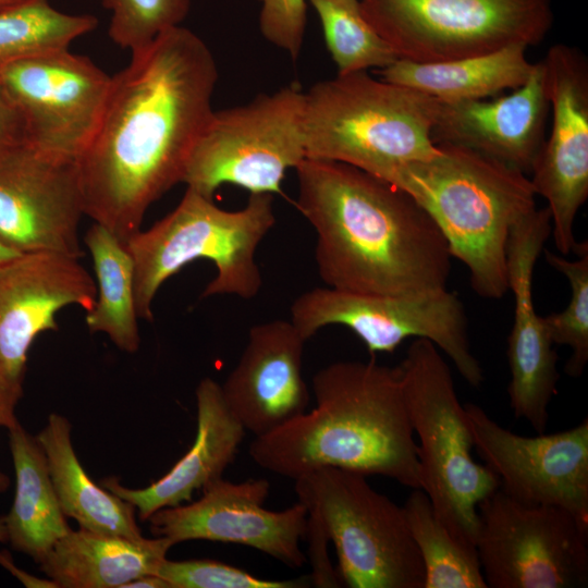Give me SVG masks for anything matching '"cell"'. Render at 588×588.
<instances>
[{"label": "cell", "instance_id": "6da1fadb", "mask_svg": "<svg viewBox=\"0 0 588 588\" xmlns=\"http://www.w3.org/2000/svg\"><path fill=\"white\" fill-rule=\"evenodd\" d=\"M218 77L207 44L182 25L131 52L77 161L85 216L123 242L140 230L148 208L182 183Z\"/></svg>", "mask_w": 588, "mask_h": 588}, {"label": "cell", "instance_id": "7a4b0ae2", "mask_svg": "<svg viewBox=\"0 0 588 588\" xmlns=\"http://www.w3.org/2000/svg\"><path fill=\"white\" fill-rule=\"evenodd\" d=\"M296 207L316 231L328 287L363 294L446 289L453 258L431 216L406 192L347 163L305 158Z\"/></svg>", "mask_w": 588, "mask_h": 588}, {"label": "cell", "instance_id": "3957f363", "mask_svg": "<svg viewBox=\"0 0 588 588\" xmlns=\"http://www.w3.org/2000/svg\"><path fill=\"white\" fill-rule=\"evenodd\" d=\"M313 391L314 409L254 438L248 453L258 466L293 480L335 467L422 490L397 366L335 362L315 373Z\"/></svg>", "mask_w": 588, "mask_h": 588}, {"label": "cell", "instance_id": "277c9868", "mask_svg": "<svg viewBox=\"0 0 588 588\" xmlns=\"http://www.w3.org/2000/svg\"><path fill=\"white\" fill-rule=\"evenodd\" d=\"M428 159L403 163L384 181L409 194L434 220L477 295L509 292L513 226L536 209L528 175L470 149L438 144Z\"/></svg>", "mask_w": 588, "mask_h": 588}, {"label": "cell", "instance_id": "5b68a950", "mask_svg": "<svg viewBox=\"0 0 588 588\" xmlns=\"http://www.w3.org/2000/svg\"><path fill=\"white\" fill-rule=\"evenodd\" d=\"M440 101L367 71L320 81L305 91L306 158L351 164L382 180L432 157Z\"/></svg>", "mask_w": 588, "mask_h": 588}, {"label": "cell", "instance_id": "8992f818", "mask_svg": "<svg viewBox=\"0 0 588 588\" xmlns=\"http://www.w3.org/2000/svg\"><path fill=\"white\" fill-rule=\"evenodd\" d=\"M274 223L271 194H250L242 209L225 210L186 187L172 211L124 242L134 264L138 318L152 321V302L160 286L197 259L210 260L217 268L201 297L256 296L262 278L255 254Z\"/></svg>", "mask_w": 588, "mask_h": 588}, {"label": "cell", "instance_id": "52a82bcc", "mask_svg": "<svg viewBox=\"0 0 588 588\" xmlns=\"http://www.w3.org/2000/svg\"><path fill=\"white\" fill-rule=\"evenodd\" d=\"M397 369L418 437L422 490L448 530L476 549L477 507L500 487L499 478L473 458L465 409L440 350L427 339H414Z\"/></svg>", "mask_w": 588, "mask_h": 588}, {"label": "cell", "instance_id": "ba28073f", "mask_svg": "<svg viewBox=\"0 0 588 588\" xmlns=\"http://www.w3.org/2000/svg\"><path fill=\"white\" fill-rule=\"evenodd\" d=\"M298 502L323 527L351 588H424L425 568L403 506L366 476L321 467L295 480Z\"/></svg>", "mask_w": 588, "mask_h": 588}, {"label": "cell", "instance_id": "9c48e42d", "mask_svg": "<svg viewBox=\"0 0 588 588\" xmlns=\"http://www.w3.org/2000/svg\"><path fill=\"white\" fill-rule=\"evenodd\" d=\"M305 91L292 83L246 105L213 110L186 164V187L213 199L223 184L280 194L289 169L306 158Z\"/></svg>", "mask_w": 588, "mask_h": 588}, {"label": "cell", "instance_id": "30bf717a", "mask_svg": "<svg viewBox=\"0 0 588 588\" xmlns=\"http://www.w3.org/2000/svg\"><path fill=\"white\" fill-rule=\"evenodd\" d=\"M399 59L440 62L538 45L553 23L552 0H359Z\"/></svg>", "mask_w": 588, "mask_h": 588}, {"label": "cell", "instance_id": "8fae6325", "mask_svg": "<svg viewBox=\"0 0 588 588\" xmlns=\"http://www.w3.org/2000/svg\"><path fill=\"white\" fill-rule=\"evenodd\" d=\"M291 321L306 341L327 326L346 327L372 355L392 353L409 338L427 339L468 384L477 388L483 381V370L470 348L464 304L448 287L412 294L315 287L293 302Z\"/></svg>", "mask_w": 588, "mask_h": 588}, {"label": "cell", "instance_id": "7c38bea8", "mask_svg": "<svg viewBox=\"0 0 588 588\" xmlns=\"http://www.w3.org/2000/svg\"><path fill=\"white\" fill-rule=\"evenodd\" d=\"M476 551L490 588H583L588 522L559 506L519 502L500 487L477 507Z\"/></svg>", "mask_w": 588, "mask_h": 588}, {"label": "cell", "instance_id": "4fadbf2b", "mask_svg": "<svg viewBox=\"0 0 588 588\" xmlns=\"http://www.w3.org/2000/svg\"><path fill=\"white\" fill-rule=\"evenodd\" d=\"M0 82L23 119L26 144L77 163L100 122L111 75L64 48L8 65Z\"/></svg>", "mask_w": 588, "mask_h": 588}, {"label": "cell", "instance_id": "5bb4252c", "mask_svg": "<svg viewBox=\"0 0 588 588\" xmlns=\"http://www.w3.org/2000/svg\"><path fill=\"white\" fill-rule=\"evenodd\" d=\"M551 127L529 175L548 206L559 254L576 244V216L588 197V62L566 45L552 46L541 61Z\"/></svg>", "mask_w": 588, "mask_h": 588}, {"label": "cell", "instance_id": "9a60e30c", "mask_svg": "<svg viewBox=\"0 0 588 588\" xmlns=\"http://www.w3.org/2000/svg\"><path fill=\"white\" fill-rule=\"evenodd\" d=\"M473 445L511 498L553 505L588 522V419L555 433L526 437L494 421L479 405L466 403Z\"/></svg>", "mask_w": 588, "mask_h": 588}, {"label": "cell", "instance_id": "2e32d148", "mask_svg": "<svg viewBox=\"0 0 588 588\" xmlns=\"http://www.w3.org/2000/svg\"><path fill=\"white\" fill-rule=\"evenodd\" d=\"M201 490L193 503L155 512L148 518L151 532L174 544L188 540L244 544L293 568L306 562L299 546L307 530L304 504L282 511L265 509L270 483L264 478L242 482L220 478Z\"/></svg>", "mask_w": 588, "mask_h": 588}, {"label": "cell", "instance_id": "e0dca14e", "mask_svg": "<svg viewBox=\"0 0 588 588\" xmlns=\"http://www.w3.org/2000/svg\"><path fill=\"white\" fill-rule=\"evenodd\" d=\"M84 215L76 162L24 144L0 162V243L16 253L81 258Z\"/></svg>", "mask_w": 588, "mask_h": 588}, {"label": "cell", "instance_id": "ac0fdd59", "mask_svg": "<svg viewBox=\"0 0 588 588\" xmlns=\"http://www.w3.org/2000/svg\"><path fill=\"white\" fill-rule=\"evenodd\" d=\"M551 232L549 209L536 208L513 226L507 245L509 291L514 299L506 350L507 392L514 416L525 419L537 433L546 431L560 378L558 355L532 295L535 266Z\"/></svg>", "mask_w": 588, "mask_h": 588}, {"label": "cell", "instance_id": "d6986e66", "mask_svg": "<svg viewBox=\"0 0 588 588\" xmlns=\"http://www.w3.org/2000/svg\"><path fill=\"white\" fill-rule=\"evenodd\" d=\"M97 285L79 259L20 253L0 264V377L24 382L27 353L38 334L59 329L57 313L96 302Z\"/></svg>", "mask_w": 588, "mask_h": 588}, {"label": "cell", "instance_id": "ffe728a7", "mask_svg": "<svg viewBox=\"0 0 588 588\" xmlns=\"http://www.w3.org/2000/svg\"><path fill=\"white\" fill-rule=\"evenodd\" d=\"M305 342L291 320L275 319L250 328L245 348L221 390L231 413L255 437L307 411Z\"/></svg>", "mask_w": 588, "mask_h": 588}, {"label": "cell", "instance_id": "44dd1931", "mask_svg": "<svg viewBox=\"0 0 588 588\" xmlns=\"http://www.w3.org/2000/svg\"><path fill=\"white\" fill-rule=\"evenodd\" d=\"M550 113L542 62L525 84L498 97L440 102L431 139L461 146L530 175Z\"/></svg>", "mask_w": 588, "mask_h": 588}, {"label": "cell", "instance_id": "7402d4cb", "mask_svg": "<svg viewBox=\"0 0 588 588\" xmlns=\"http://www.w3.org/2000/svg\"><path fill=\"white\" fill-rule=\"evenodd\" d=\"M197 431L189 450L161 478L139 489L108 477L101 486L131 503L142 520L158 510L189 501L195 490L222 478L246 430L229 409L221 384L204 378L196 388Z\"/></svg>", "mask_w": 588, "mask_h": 588}, {"label": "cell", "instance_id": "603a6c76", "mask_svg": "<svg viewBox=\"0 0 588 588\" xmlns=\"http://www.w3.org/2000/svg\"><path fill=\"white\" fill-rule=\"evenodd\" d=\"M172 546L164 537L135 539L79 527L60 538L38 565L59 588H122L156 574Z\"/></svg>", "mask_w": 588, "mask_h": 588}, {"label": "cell", "instance_id": "cb8c5ba5", "mask_svg": "<svg viewBox=\"0 0 588 588\" xmlns=\"http://www.w3.org/2000/svg\"><path fill=\"white\" fill-rule=\"evenodd\" d=\"M526 50L527 47L516 45L440 62L397 59L378 73L387 82L415 89L440 102L486 99L526 83L534 68Z\"/></svg>", "mask_w": 588, "mask_h": 588}, {"label": "cell", "instance_id": "d4e9b609", "mask_svg": "<svg viewBox=\"0 0 588 588\" xmlns=\"http://www.w3.org/2000/svg\"><path fill=\"white\" fill-rule=\"evenodd\" d=\"M9 431L15 471V494L4 515L8 542L39 564L71 527L63 514L36 436L17 421Z\"/></svg>", "mask_w": 588, "mask_h": 588}, {"label": "cell", "instance_id": "484cf974", "mask_svg": "<svg viewBox=\"0 0 588 588\" xmlns=\"http://www.w3.org/2000/svg\"><path fill=\"white\" fill-rule=\"evenodd\" d=\"M46 454L50 477L63 514L94 531L142 538L135 507L97 485L82 466L71 440V424L60 414L49 415L36 436Z\"/></svg>", "mask_w": 588, "mask_h": 588}, {"label": "cell", "instance_id": "4316f807", "mask_svg": "<svg viewBox=\"0 0 588 588\" xmlns=\"http://www.w3.org/2000/svg\"><path fill=\"white\" fill-rule=\"evenodd\" d=\"M97 279L96 302L86 315L91 333H105L121 351L135 353L140 343L134 297V264L125 243L95 223L84 237Z\"/></svg>", "mask_w": 588, "mask_h": 588}, {"label": "cell", "instance_id": "83f0119b", "mask_svg": "<svg viewBox=\"0 0 588 588\" xmlns=\"http://www.w3.org/2000/svg\"><path fill=\"white\" fill-rule=\"evenodd\" d=\"M403 511L422 560L424 588H487L476 549L448 530L424 490L413 489Z\"/></svg>", "mask_w": 588, "mask_h": 588}, {"label": "cell", "instance_id": "f1b7e54d", "mask_svg": "<svg viewBox=\"0 0 588 588\" xmlns=\"http://www.w3.org/2000/svg\"><path fill=\"white\" fill-rule=\"evenodd\" d=\"M98 24L90 14H71L50 0H29L0 11V72L17 61L69 48Z\"/></svg>", "mask_w": 588, "mask_h": 588}, {"label": "cell", "instance_id": "f546056e", "mask_svg": "<svg viewBox=\"0 0 588 588\" xmlns=\"http://www.w3.org/2000/svg\"><path fill=\"white\" fill-rule=\"evenodd\" d=\"M322 26L336 75L382 70L399 57L365 19L359 0H307Z\"/></svg>", "mask_w": 588, "mask_h": 588}, {"label": "cell", "instance_id": "4dcf8cb0", "mask_svg": "<svg viewBox=\"0 0 588 588\" xmlns=\"http://www.w3.org/2000/svg\"><path fill=\"white\" fill-rule=\"evenodd\" d=\"M546 261L562 273L569 283L571 297L567 306L543 317L553 344L566 345L571 356L564 371L573 378L583 375L588 360V242H576L574 259L547 249Z\"/></svg>", "mask_w": 588, "mask_h": 588}, {"label": "cell", "instance_id": "1f68e13d", "mask_svg": "<svg viewBox=\"0 0 588 588\" xmlns=\"http://www.w3.org/2000/svg\"><path fill=\"white\" fill-rule=\"evenodd\" d=\"M101 4L110 12L111 41L130 52L180 26L191 9V0H101Z\"/></svg>", "mask_w": 588, "mask_h": 588}, {"label": "cell", "instance_id": "d6a6232c", "mask_svg": "<svg viewBox=\"0 0 588 588\" xmlns=\"http://www.w3.org/2000/svg\"><path fill=\"white\" fill-rule=\"evenodd\" d=\"M156 574L170 588H299L303 580H271L242 568L209 559L171 561L164 559Z\"/></svg>", "mask_w": 588, "mask_h": 588}, {"label": "cell", "instance_id": "836d02e7", "mask_svg": "<svg viewBox=\"0 0 588 588\" xmlns=\"http://www.w3.org/2000/svg\"><path fill=\"white\" fill-rule=\"evenodd\" d=\"M260 3L259 29L264 38L295 61L302 51L307 0H257Z\"/></svg>", "mask_w": 588, "mask_h": 588}, {"label": "cell", "instance_id": "e575fe53", "mask_svg": "<svg viewBox=\"0 0 588 588\" xmlns=\"http://www.w3.org/2000/svg\"><path fill=\"white\" fill-rule=\"evenodd\" d=\"M309 542V558L313 564V583L318 587L340 586L339 575L334 572L328 556L329 538L317 519L307 517L306 536Z\"/></svg>", "mask_w": 588, "mask_h": 588}, {"label": "cell", "instance_id": "d590c367", "mask_svg": "<svg viewBox=\"0 0 588 588\" xmlns=\"http://www.w3.org/2000/svg\"><path fill=\"white\" fill-rule=\"evenodd\" d=\"M26 144L23 119L0 82V162Z\"/></svg>", "mask_w": 588, "mask_h": 588}, {"label": "cell", "instance_id": "8d00e7d4", "mask_svg": "<svg viewBox=\"0 0 588 588\" xmlns=\"http://www.w3.org/2000/svg\"><path fill=\"white\" fill-rule=\"evenodd\" d=\"M23 396V383L0 377V427L11 428L19 420L15 407ZM10 478L0 470V495L8 490Z\"/></svg>", "mask_w": 588, "mask_h": 588}, {"label": "cell", "instance_id": "74e56055", "mask_svg": "<svg viewBox=\"0 0 588 588\" xmlns=\"http://www.w3.org/2000/svg\"><path fill=\"white\" fill-rule=\"evenodd\" d=\"M0 565L16 577L27 588H59L50 578H41L19 568L10 552L0 550Z\"/></svg>", "mask_w": 588, "mask_h": 588}, {"label": "cell", "instance_id": "f35d334b", "mask_svg": "<svg viewBox=\"0 0 588 588\" xmlns=\"http://www.w3.org/2000/svg\"><path fill=\"white\" fill-rule=\"evenodd\" d=\"M122 588H170V586L157 574H146L132 579Z\"/></svg>", "mask_w": 588, "mask_h": 588}, {"label": "cell", "instance_id": "ab89813d", "mask_svg": "<svg viewBox=\"0 0 588 588\" xmlns=\"http://www.w3.org/2000/svg\"><path fill=\"white\" fill-rule=\"evenodd\" d=\"M16 254H20V253L13 252L12 249L8 248L7 246L0 243V264L13 257Z\"/></svg>", "mask_w": 588, "mask_h": 588}, {"label": "cell", "instance_id": "60d3db41", "mask_svg": "<svg viewBox=\"0 0 588 588\" xmlns=\"http://www.w3.org/2000/svg\"><path fill=\"white\" fill-rule=\"evenodd\" d=\"M8 542V531L4 515H0V543Z\"/></svg>", "mask_w": 588, "mask_h": 588}, {"label": "cell", "instance_id": "b9f144b4", "mask_svg": "<svg viewBox=\"0 0 588 588\" xmlns=\"http://www.w3.org/2000/svg\"><path fill=\"white\" fill-rule=\"evenodd\" d=\"M26 1H29V0H0V11L4 10V9H8V8H11V7H14V5H17V4H21V3H24Z\"/></svg>", "mask_w": 588, "mask_h": 588}]
</instances>
